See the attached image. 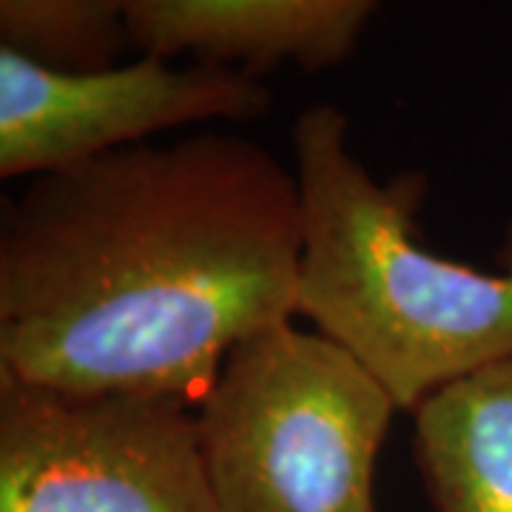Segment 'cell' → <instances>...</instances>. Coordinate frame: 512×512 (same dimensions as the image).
I'll list each match as a JSON object with an SVG mask.
<instances>
[{
  "label": "cell",
  "instance_id": "cell-1",
  "mask_svg": "<svg viewBox=\"0 0 512 512\" xmlns=\"http://www.w3.org/2000/svg\"><path fill=\"white\" fill-rule=\"evenodd\" d=\"M299 185L239 134L111 151L0 214V376L197 404L228 353L296 316Z\"/></svg>",
  "mask_w": 512,
  "mask_h": 512
},
{
  "label": "cell",
  "instance_id": "cell-2",
  "mask_svg": "<svg viewBox=\"0 0 512 512\" xmlns=\"http://www.w3.org/2000/svg\"><path fill=\"white\" fill-rule=\"evenodd\" d=\"M291 137L302 220L296 316L348 350L399 413L512 359V225L501 271L456 262L419 237L427 177L376 180L350 148L345 111L311 106Z\"/></svg>",
  "mask_w": 512,
  "mask_h": 512
},
{
  "label": "cell",
  "instance_id": "cell-3",
  "mask_svg": "<svg viewBox=\"0 0 512 512\" xmlns=\"http://www.w3.org/2000/svg\"><path fill=\"white\" fill-rule=\"evenodd\" d=\"M396 402L348 350L293 319L228 353L194 404L217 512H376Z\"/></svg>",
  "mask_w": 512,
  "mask_h": 512
},
{
  "label": "cell",
  "instance_id": "cell-4",
  "mask_svg": "<svg viewBox=\"0 0 512 512\" xmlns=\"http://www.w3.org/2000/svg\"><path fill=\"white\" fill-rule=\"evenodd\" d=\"M0 512H217L194 404L0 376Z\"/></svg>",
  "mask_w": 512,
  "mask_h": 512
},
{
  "label": "cell",
  "instance_id": "cell-5",
  "mask_svg": "<svg viewBox=\"0 0 512 512\" xmlns=\"http://www.w3.org/2000/svg\"><path fill=\"white\" fill-rule=\"evenodd\" d=\"M271 86L239 69L137 55L106 69H55L0 46V177L35 180L165 131L254 123Z\"/></svg>",
  "mask_w": 512,
  "mask_h": 512
},
{
  "label": "cell",
  "instance_id": "cell-6",
  "mask_svg": "<svg viewBox=\"0 0 512 512\" xmlns=\"http://www.w3.org/2000/svg\"><path fill=\"white\" fill-rule=\"evenodd\" d=\"M137 55L228 66L265 77L316 74L356 55L382 0H123Z\"/></svg>",
  "mask_w": 512,
  "mask_h": 512
},
{
  "label": "cell",
  "instance_id": "cell-7",
  "mask_svg": "<svg viewBox=\"0 0 512 512\" xmlns=\"http://www.w3.org/2000/svg\"><path fill=\"white\" fill-rule=\"evenodd\" d=\"M410 416L433 512H512V359L441 387Z\"/></svg>",
  "mask_w": 512,
  "mask_h": 512
},
{
  "label": "cell",
  "instance_id": "cell-8",
  "mask_svg": "<svg viewBox=\"0 0 512 512\" xmlns=\"http://www.w3.org/2000/svg\"><path fill=\"white\" fill-rule=\"evenodd\" d=\"M0 46L80 72L134 52L123 0H0Z\"/></svg>",
  "mask_w": 512,
  "mask_h": 512
}]
</instances>
